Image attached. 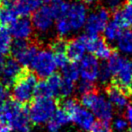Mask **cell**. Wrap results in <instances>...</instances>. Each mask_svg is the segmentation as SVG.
I'll return each instance as SVG.
<instances>
[{
  "label": "cell",
  "mask_w": 132,
  "mask_h": 132,
  "mask_svg": "<svg viewBox=\"0 0 132 132\" xmlns=\"http://www.w3.org/2000/svg\"><path fill=\"white\" fill-rule=\"evenodd\" d=\"M62 84V77L55 75L39 82L36 87V97L52 98L59 96V91Z\"/></svg>",
  "instance_id": "obj_13"
},
{
  "label": "cell",
  "mask_w": 132,
  "mask_h": 132,
  "mask_svg": "<svg viewBox=\"0 0 132 132\" xmlns=\"http://www.w3.org/2000/svg\"><path fill=\"white\" fill-rule=\"evenodd\" d=\"M39 49L37 46L29 44L26 40H18L13 42L11 52L14 55V59L20 64L22 68L31 67L33 59Z\"/></svg>",
  "instance_id": "obj_9"
},
{
  "label": "cell",
  "mask_w": 132,
  "mask_h": 132,
  "mask_svg": "<svg viewBox=\"0 0 132 132\" xmlns=\"http://www.w3.org/2000/svg\"><path fill=\"white\" fill-rule=\"evenodd\" d=\"M31 68L36 77L43 80L55 75L57 66L54 53L51 50H39L31 65Z\"/></svg>",
  "instance_id": "obj_6"
},
{
  "label": "cell",
  "mask_w": 132,
  "mask_h": 132,
  "mask_svg": "<svg viewBox=\"0 0 132 132\" xmlns=\"http://www.w3.org/2000/svg\"><path fill=\"white\" fill-rule=\"evenodd\" d=\"M115 83L116 85L123 89L124 91L129 93L131 92L132 83V61L128 59L127 62L120 69V71L115 76Z\"/></svg>",
  "instance_id": "obj_19"
},
{
  "label": "cell",
  "mask_w": 132,
  "mask_h": 132,
  "mask_svg": "<svg viewBox=\"0 0 132 132\" xmlns=\"http://www.w3.org/2000/svg\"><path fill=\"white\" fill-rule=\"evenodd\" d=\"M62 79L76 84L80 77L79 68L76 63H68L62 68Z\"/></svg>",
  "instance_id": "obj_27"
},
{
  "label": "cell",
  "mask_w": 132,
  "mask_h": 132,
  "mask_svg": "<svg viewBox=\"0 0 132 132\" xmlns=\"http://www.w3.org/2000/svg\"><path fill=\"white\" fill-rule=\"evenodd\" d=\"M81 105L91 111L99 121L109 123L114 118V108L108 101L105 94L102 93L94 91L82 95Z\"/></svg>",
  "instance_id": "obj_2"
},
{
  "label": "cell",
  "mask_w": 132,
  "mask_h": 132,
  "mask_svg": "<svg viewBox=\"0 0 132 132\" xmlns=\"http://www.w3.org/2000/svg\"><path fill=\"white\" fill-rule=\"evenodd\" d=\"M4 126V122H3V118H2V113L1 111H0V127Z\"/></svg>",
  "instance_id": "obj_42"
},
{
  "label": "cell",
  "mask_w": 132,
  "mask_h": 132,
  "mask_svg": "<svg viewBox=\"0 0 132 132\" xmlns=\"http://www.w3.org/2000/svg\"><path fill=\"white\" fill-rule=\"evenodd\" d=\"M17 17L13 7L12 0H4L0 7V23L2 25H10L17 19Z\"/></svg>",
  "instance_id": "obj_22"
},
{
  "label": "cell",
  "mask_w": 132,
  "mask_h": 132,
  "mask_svg": "<svg viewBox=\"0 0 132 132\" xmlns=\"http://www.w3.org/2000/svg\"><path fill=\"white\" fill-rule=\"evenodd\" d=\"M111 78H112V75H111L109 68H107L106 64L101 65L99 76H98V81L103 85H106V84H109L111 82Z\"/></svg>",
  "instance_id": "obj_30"
},
{
  "label": "cell",
  "mask_w": 132,
  "mask_h": 132,
  "mask_svg": "<svg viewBox=\"0 0 132 132\" xmlns=\"http://www.w3.org/2000/svg\"><path fill=\"white\" fill-rule=\"evenodd\" d=\"M88 12L86 5L81 1L69 2L66 14L62 16L71 29L72 32L79 31L85 27ZM61 18V17H60ZM59 19V18H57Z\"/></svg>",
  "instance_id": "obj_7"
},
{
  "label": "cell",
  "mask_w": 132,
  "mask_h": 132,
  "mask_svg": "<svg viewBox=\"0 0 132 132\" xmlns=\"http://www.w3.org/2000/svg\"><path fill=\"white\" fill-rule=\"evenodd\" d=\"M117 49L121 54L132 57V30H125L116 42Z\"/></svg>",
  "instance_id": "obj_23"
},
{
  "label": "cell",
  "mask_w": 132,
  "mask_h": 132,
  "mask_svg": "<svg viewBox=\"0 0 132 132\" xmlns=\"http://www.w3.org/2000/svg\"><path fill=\"white\" fill-rule=\"evenodd\" d=\"M125 118L129 124V129L130 132H132V104H129L128 108L126 109Z\"/></svg>",
  "instance_id": "obj_37"
},
{
  "label": "cell",
  "mask_w": 132,
  "mask_h": 132,
  "mask_svg": "<svg viewBox=\"0 0 132 132\" xmlns=\"http://www.w3.org/2000/svg\"><path fill=\"white\" fill-rule=\"evenodd\" d=\"M57 110L55 99L35 97L27 108L28 118L32 125H43L48 123Z\"/></svg>",
  "instance_id": "obj_5"
},
{
  "label": "cell",
  "mask_w": 132,
  "mask_h": 132,
  "mask_svg": "<svg viewBox=\"0 0 132 132\" xmlns=\"http://www.w3.org/2000/svg\"><path fill=\"white\" fill-rule=\"evenodd\" d=\"M5 59L4 57H0V77H1L2 71H3V68H4V64H5Z\"/></svg>",
  "instance_id": "obj_39"
},
{
  "label": "cell",
  "mask_w": 132,
  "mask_h": 132,
  "mask_svg": "<svg viewBox=\"0 0 132 132\" xmlns=\"http://www.w3.org/2000/svg\"><path fill=\"white\" fill-rule=\"evenodd\" d=\"M8 96V88L0 81V103L7 100Z\"/></svg>",
  "instance_id": "obj_36"
},
{
  "label": "cell",
  "mask_w": 132,
  "mask_h": 132,
  "mask_svg": "<svg viewBox=\"0 0 132 132\" xmlns=\"http://www.w3.org/2000/svg\"><path fill=\"white\" fill-rule=\"evenodd\" d=\"M124 28L120 24H119L114 20H111L106 25L104 31H103V36L108 42H116L120 36L121 35Z\"/></svg>",
  "instance_id": "obj_24"
},
{
  "label": "cell",
  "mask_w": 132,
  "mask_h": 132,
  "mask_svg": "<svg viewBox=\"0 0 132 132\" xmlns=\"http://www.w3.org/2000/svg\"><path fill=\"white\" fill-rule=\"evenodd\" d=\"M128 59H129L124 57L120 53H112V55L110 57L106 63V66L111 71L112 77H115L120 71V69L123 68Z\"/></svg>",
  "instance_id": "obj_25"
},
{
  "label": "cell",
  "mask_w": 132,
  "mask_h": 132,
  "mask_svg": "<svg viewBox=\"0 0 132 132\" xmlns=\"http://www.w3.org/2000/svg\"><path fill=\"white\" fill-rule=\"evenodd\" d=\"M13 7L17 16L27 17L34 14L40 6H42V0H12Z\"/></svg>",
  "instance_id": "obj_18"
},
{
  "label": "cell",
  "mask_w": 132,
  "mask_h": 132,
  "mask_svg": "<svg viewBox=\"0 0 132 132\" xmlns=\"http://www.w3.org/2000/svg\"><path fill=\"white\" fill-rule=\"evenodd\" d=\"M37 77L29 71H23L21 77L11 87L12 99L22 105L31 103L36 97Z\"/></svg>",
  "instance_id": "obj_3"
},
{
  "label": "cell",
  "mask_w": 132,
  "mask_h": 132,
  "mask_svg": "<svg viewBox=\"0 0 132 132\" xmlns=\"http://www.w3.org/2000/svg\"><path fill=\"white\" fill-rule=\"evenodd\" d=\"M54 57H55L57 68H60L62 69L64 67H66L68 64V59L66 53H56L54 54Z\"/></svg>",
  "instance_id": "obj_34"
},
{
  "label": "cell",
  "mask_w": 132,
  "mask_h": 132,
  "mask_svg": "<svg viewBox=\"0 0 132 132\" xmlns=\"http://www.w3.org/2000/svg\"><path fill=\"white\" fill-rule=\"evenodd\" d=\"M101 64L99 59L93 55H85L78 65L80 77L84 81L94 84L98 81Z\"/></svg>",
  "instance_id": "obj_12"
},
{
  "label": "cell",
  "mask_w": 132,
  "mask_h": 132,
  "mask_svg": "<svg viewBox=\"0 0 132 132\" xmlns=\"http://www.w3.org/2000/svg\"><path fill=\"white\" fill-rule=\"evenodd\" d=\"M129 129V124L123 116H117L112 119V123H111V129L116 132H125Z\"/></svg>",
  "instance_id": "obj_29"
},
{
  "label": "cell",
  "mask_w": 132,
  "mask_h": 132,
  "mask_svg": "<svg viewBox=\"0 0 132 132\" xmlns=\"http://www.w3.org/2000/svg\"><path fill=\"white\" fill-rule=\"evenodd\" d=\"M71 122L69 116L62 109H57L51 120L47 123L49 132H59L64 126Z\"/></svg>",
  "instance_id": "obj_21"
},
{
  "label": "cell",
  "mask_w": 132,
  "mask_h": 132,
  "mask_svg": "<svg viewBox=\"0 0 132 132\" xmlns=\"http://www.w3.org/2000/svg\"><path fill=\"white\" fill-rule=\"evenodd\" d=\"M95 0H83V3L85 5H92V4L94 3Z\"/></svg>",
  "instance_id": "obj_41"
},
{
  "label": "cell",
  "mask_w": 132,
  "mask_h": 132,
  "mask_svg": "<svg viewBox=\"0 0 132 132\" xmlns=\"http://www.w3.org/2000/svg\"><path fill=\"white\" fill-rule=\"evenodd\" d=\"M67 50V42H65L63 40H57L51 45V51L56 53H66Z\"/></svg>",
  "instance_id": "obj_33"
},
{
  "label": "cell",
  "mask_w": 132,
  "mask_h": 132,
  "mask_svg": "<svg viewBox=\"0 0 132 132\" xmlns=\"http://www.w3.org/2000/svg\"><path fill=\"white\" fill-rule=\"evenodd\" d=\"M86 51V48L82 36L73 39L67 43L66 55L68 60H71L73 63L80 62L85 57Z\"/></svg>",
  "instance_id": "obj_17"
},
{
  "label": "cell",
  "mask_w": 132,
  "mask_h": 132,
  "mask_svg": "<svg viewBox=\"0 0 132 132\" xmlns=\"http://www.w3.org/2000/svg\"><path fill=\"white\" fill-rule=\"evenodd\" d=\"M76 91V84L62 79V84L59 91V96L63 98H69Z\"/></svg>",
  "instance_id": "obj_28"
},
{
  "label": "cell",
  "mask_w": 132,
  "mask_h": 132,
  "mask_svg": "<svg viewBox=\"0 0 132 132\" xmlns=\"http://www.w3.org/2000/svg\"><path fill=\"white\" fill-rule=\"evenodd\" d=\"M90 132H112V129L108 122L96 121Z\"/></svg>",
  "instance_id": "obj_32"
},
{
  "label": "cell",
  "mask_w": 132,
  "mask_h": 132,
  "mask_svg": "<svg viewBox=\"0 0 132 132\" xmlns=\"http://www.w3.org/2000/svg\"><path fill=\"white\" fill-rule=\"evenodd\" d=\"M0 132H11V129L7 126H2L0 127Z\"/></svg>",
  "instance_id": "obj_40"
},
{
  "label": "cell",
  "mask_w": 132,
  "mask_h": 132,
  "mask_svg": "<svg viewBox=\"0 0 132 132\" xmlns=\"http://www.w3.org/2000/svg\"><path fill=\"white\" fill-rule=\"evenodd\" d=\"M130 90L132 91V83H131V88H130Z\"/></svg>",
  "instance_id": "obj_43"
},
{
  "label": "cell",
  "mask_w": 132,
  "mask_h": 132,
  "mask_svg": "<svg viewBox=\"0 0 132 132\" xmlns=\"http://www.w3.org/2000/svg\"><path fill=\"white\" fill-rule=\"evenodd\" d=\"M9 32L11 36L18 40H26L33 33L31 21L27 17L17 18L9 25Z\"/></svg>",
  "instance_id": "obj_16"
},
{
  "label": "cell",
  "mask_w": 132,
  "mask_h": 132,
  "mask_svg": "<svg viewBox=\"0 0 132 132\" xmlns=\"http://www.w3.org/2000/svg\"><path fill=\"white\" fill-rule=\"evenodd\" d=\"M61 109L69 116L74 122L84 131H90L95 124V118L91 111L83 107L74 98H66L61 103Z\"/></svg>",
  "instance_id": "obj_4"
},
{
  "label": "cell",
  "mask_w": 132,
  "mask_h": 132,
  "mask_svg": "<svg viewBox=\"0 0 132 132\" xmlns=\"http://www.w3.org/2000/svg\"><path fill=\"white\" fill-rule=\"evenodd\" d=\"M0 2H1V0H0Z\"/></svg>",
  "instance_id": "obj_44"
},
{
  "label": "cell",
  "mask_w": 132,
  "mask_h": 132,
  "mask_svg": "<svg viewBox=\"0 0 132 132\" xmlns=\"http://www.w3.org/2000/svg\"><path fill=\"white\" fill-rule=\"evenodd\" d=\"M76 90L77 91L78 94L82 95H85V94H87L91 92H94V85L92 83H89V82L86 81H80L78 83V85L76 86Z\"/></svg>",
  "instance_id": "obj_31"
},
{
  "label": "cell",
  "mask_w": 132,
  "mask_h": 132,
  "mask_svg": "<svg viewBox=\"0 0 132 132\" xmlns=\"http://www.w3.org/2000/svg\"><path fill=\"white\" fill-rule=\"evenodd\" d=\"M112 20L123 28L132 27V0H127L122 7L115 12Z\"/></svg>",
  "instance_id": "obj_20"
},
{
  "label": "cell",
  "mask_w": 132,
  "mask_h": 132,
  "mask_svg": "<svg viewBox=\"0 0 132 132\" xmlns=\"http://www.w3.org/2000/svg\"><path fill=\"white\" fill-rule=\"evenodd\" d=\"M49 3H51L52 5H59V4H61L63 2H65L64 0H48Z\"/></svg>",
  "instance_id": "obj_38"
},
{
  "label": "cell",
  "mask_w": 132,
  "mask_h": 132,
  "mask_svg": "<svg viewBox=\"0 0 132 132\" xmlns=\"http://www.w3.org/2000/svg\"><path fill=\"white\" fill-rule=\"evenodd\" d=\"M110 22V13L106 8H98L88 14L85 24V34L89 36H98L103 32L106 25Z\"/></svg>",
  "instance_id": "obj_8"
},
{
  "label": "cell",
  "mask_w": 132,
  "mask_h": 132,
  "mask_svg": "<svg viewBox=\"0 0 132 132\" xmlns=\"http://www.w3.org/2000/svg\"><path fill=\"white\" fill-rule=\"evenodd\" d=\"M12 36L9 31L5 27H0V57H4L12 49Z\"/></svg>",
  "instance_id": "obj_26"
},
{
  "label": "cell",
  "mask_w": 132,
  "mask_h": 132,
  "mask_svg": "<svg viewBox=\"0 0 132 132\" xmlns=\"http://www.w3.org/2000/svg\"><path fill=\"white\" fill-rule=\"evenodd\" d=\"M56 17L52 7L50 5H42L33 14L31 23L33 29L42 34L48 33L55 24Z\"/></svg>",
  "instance_id": "obj_10"
},
{
  "label": "cell",
  "mask_w": 132,
  "mask_h": 132,
  "mask_svg": "<svg viewBox=\"0 0 132 132\" xmlns=\"http://www.w3.org/2000/svg\"><path fill=\"white\" fill-rule=\"evenodd\" d=\"M83 40L85 42L86 51L91 53V55L94 56L98 59H109L112 55V50L111 46L107 43L105 40L101 39L99 36H89L83 35Z\"/></svg>",
  "instance_id": "obj_11"
},
{
  "label": "cell",
  "mask_w": 132,
  "mask_h": 132,
  "mask_svg": "<svg viewBox=\"0 0 132 132\" xmlns=\"http://www.w3.org/2000/svg\"><path fill=\"white\" fill-rule=\"evenodd\" d=\"M105 92V96L114 109L123 111L129 105V94L118 85H109Z\"/></svg>",
  "instance_id": "obj_14"
},
{
  "label": "cell",
  "mask_w": 132,
  "mask_h": 132,
  "mask_svg": "<svg viewBox=\"0 0 132 132\" xmlns=\"http://www.w3.org/2000/svg\"><path fill=\"white\" fill-rule=\"evenodd\" d=\"M106 6L111 10H119L124 3V0H104Z\"/></svg>",
  "instance_id": "obj_35"
},
{
  "label": "cell",
  "mask_w": 132,
  "mask_h": 132,
  "mask_svg": "<svg viewBox=\"0 0 132 132\" xmlns=\"http://www.w3.org/2000/svg\"><path fill=\"white\" fill-rule=\"evenodd\" d=\"M23 70V68L14 59H9L5 61L3 71L1 74V82L8 88L12 87L13 85L21 77Z\"/></svg>",
  "instance_id": "obj_15"
},
{
  "label": "cell",
  "mask_w": 132,
  "mask_h": 132,
  "mask_svg": "<svg viewBox=\"0 0 132 132\" xmlns=\"http://www.w3.org/2000/svg\"><path fill=\"white\" fill-rule=\"evenodd\" d=\"M0 111L4 126H7L11 131L31 132L27 108L24 105L16 103L13 99H7L0 103Z\"/></svg>",
  "instance_id": "obj_1"
}]
</instances>
